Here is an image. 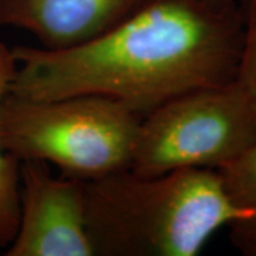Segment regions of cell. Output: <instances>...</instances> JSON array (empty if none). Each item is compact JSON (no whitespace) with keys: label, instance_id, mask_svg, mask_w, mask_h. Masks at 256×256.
Masks as SVG:
<instances>
[{"label":"cell","instance_id":"obj_1","mask_svg":"<svg viewBox=\"0 0 256 256\" xmlns=\"http://www.w3.org/2000/svg\"><path fill=\"white\" fill-rule=\"evenodd\" d=\"M244 14L236 3L146 0L117 26L78 46H14L9 92L28 98L101 96L144 117L180 94L236 78Z\"/></svg>","mask_w":256,"mask_h":256},{"label":"cell","instance_id":"obj_2","mask_svg":"<svg viewBox=\"0 0 256 256\" xmlns=\"http://www.w3.org/2000/svg\"><path fill=\"white\" fill-rule=\"evenodd\" d=\"M84 201L94 256H195L218 229L249 216L215 168H128L84 180Z\"/></svg>","mask_w":256,"mask_h":256},{"label":"cell","instance_id":"obj_3","mask_svg":"<svg viewBox=\"0 0 256 256\" xmlns=\"http://www.w3.org/2000/svg\"><path fill=\"white\" fill-rule=\"evenodd\" d=\"M141 116L101 96L28 98L8 92L0 110L3 150L18 161L53 164L78 180L128 170Z\"/></svg>","mask_w":256,"mask_h":256},{"label":"cell","instance_id":"obj_4","mask_svg":"<svg viewBox=\"0 0 256 256\" xmlns=\"http://www.w3.org/2000/svg\"><path fill=\"white\" fill-rule=\"evenodd\" d=\"M256 144V101L236 80L180 94L146 114L130 170L156 175L215 168Z\"/></svg>","mask_w":256,"mask_h":256},{"label":"cell","instance_id":"obj_5","mask_svg":"<svg viewBox=\"0 0 256 256\" xmlns=\"http://www.w3.org/2000/svg\"><path fill=\"white\" fill-rule=\"evenodd\" d=\"M4 255L94 256L86 222L84 180L56 176L42 161H22L18 229Z\"/></svg>","mask_w":256,"mask_h":256},{"label":"cell","instance_id":"obj_6","mask_svg":"<svg viewBox=\"0 0 256 256\" xmlns=\"http://www.w3.org/2000/svg\"><path fill=\"white\" fill-rule=\"evenodd\" d=\"M146 0H0V26L30 33L38 46L62 50L101 36Z\"/></svg>","mask_w":256,"mask_h":256},{"label":"cell","instance_id":"obj_7","mask_svg":"<svg viewBox=\"0 0 256 256\" xmlns=\"http://www.w3.org/2000/svg\"><path fill=\"white\" fill-rule=\"evenodd\" d=\"M230 200L249 210V216L229 225L232 246L245 256H256V144L218 168Z\"/></svg>","mask_w":256,"mask_h":256},{"label":"cell","instance_id":"obj_8","mask_svg":"<svg viewBox=\"0 0 256 256\" xmlns=\"http://www.w3.org/2000/svg\"><path fill=\"white\" fill-rule=\"evenodd\" d=\"M16 72L13 47L0 42V110ZM18 171L20 161L8 154L0 140V248H8L18 222Z\"/></svg>","mask_w":256,"mask_h":256},{"label":"cell","instance_id":"obj_9","mask_svg":"<svg viewBox=\"0 0 256 256\" xmlns=\"http://www.w3.org/2000/svg\"><path fill=\"white\" fill-rule=\"evenodd\" d=\"M240 9L244 14V43L235 80L256 101V0H245Z\"/></svg>","mask_w":256,"mask_h":256},{"label":"cell","instance_id":"obj_10","mask_svg":"<svg viewBox=\"0 0 256 256\" xmlns=\"http://www.w3.org/2000/svg\"><path fill=\"white\" fill-rule=\"evenodd\" d=\"M206 2H210V4H215V6H228L232 3H236L235 0H206Z\"/></svg>","mask_w":256,"mask_h":256}]
</instances>
